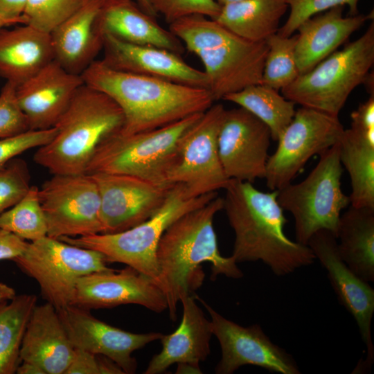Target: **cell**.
Returning <instances> with one entry per match:
<instances>
[{
  "mask_svg": "<svg viewBox=\"0 0 374 374\" xmlns=\"http://www.w3.org/2000/svg\"><path fill=\"white\" fill-rule=\"evenodd\" d=\"M194 296L211 316L213 333L221 347L222 357L215 367V373L232 374L245 365L280 374L301 373L294 358L272 342L260 326H242L224 317L198 296Z\"/></svg>",
  "mask_w": 374,
  "mask_h": 374,
  "instance_id": "5bb4252c",
  "label": "cell"
},
{
  "mask_svg": "<svg viewBox=\"0 0 374 374\" xmlns=\"http://www.w3.org/2000/svg\"><path fill=\"white\" fill-rule=\"evenodd\" d=\"M150 3L154 15H161L169 24L191 15L214 19L221 9L215 0H150Z\"/></svg>",
  "mask_w": 374,
  "mask_h": 374,
  "instance_id": "74e56055",
  "label": "cell"
},
{
  "mask_svg": "<svg viewBox=\"0 0 374 374\" xmlns=\"http://www.w3.org/2000/svg\"><path fill=\"white\" fill-rule=\"evenodd\" d=\"M123 113L106 93L81 85L54 125L53 139L37 148L33 159L52 175L85 174L96 148L119 132Z\"/></svg>",
  "mask_w": 374,
  "mask_h": 374,
  "instance_id": "5b68a950",
  "label": "cell"
},
{
  "mask_svg": "<svg viewBox=\"0 0 374 374\" xmlns=\"http://www.w3.org/2000/svg\"><path fill=\"white\" fill-rule=\"evenodd\" d=\"M56 134L55 128L29 130L15 136L0 139V169L24 152L37 148L50 142Z\"/></svg>",
  "mask_w": 374,
  "mask_h": 374,
  "instance_id": "ab89813d",
  "label": "cell"
},
{
  "mask_svg": "<svg viewBox=\"0 0 374 374\" xmlns=\"http://www.w3.org/2000/svg\"><path fill=\"white\" fill-rule=\"evenodd\" d=\"M74 348L105 356L124 373H134L137 362L134 351L160 339L161 332L134 333L112 326L94 317L89 310L69 305L57 310Z\"/></svg>",
  "mask_w": 374,
  "mask_h": 374,
  "instance_id": "ac0fdd59",
  "label": "cell"
},
{
  "mask_svg": "<svg viewBox=\"0 0 374 374\" xmlns=\"http://www.w3.org/2000/svg\"><path fill=\"white\" fill-rule=\"evenodd\" d=\"M217 192L190 197L184 185L174 184L161 206L147 220L115 233H96L60 240L101 253L109 262H120L152 278L157 284L159 271L157 249L167 228L179 217L215 197Z\"/></svg>",
  "mask_w": 374,
  "mask_h": 374,
  "instance_id": "52a82bcc",
  "label": "cell"
},
{
  "mask_svg": "<svg viewBox=\"0 0 374 374\" xmlns=\"http://www.w3.org/2000/svg\"><path fill=\"white\" fill-rule=\"evenodd\" d=\"M315 259L326 270L328 278L338 301L355 320L366 348V357L355 369L370 370L374 361L371 323L374 313V290L355 274L341 258L335 235L328 230L314 233L308 241Z\"/></svg>",
  "mask_w": 374,
  "mask_h": 374,
  "instance_id": "9a60e30c",
  "label": "cell"
},
{
  "mask_svg": "<svg viewBox=\"0 0 374 374\" xmlns=\"http://www.w3.org/2000/svg\"><path fill=\"white\" fill-rule=\"evenodd\" d=\"M177 373H187V371H190V373H202L201 370L199 366H193L188 364H177Z\"/></svg>",
  "mask_w": 374,
  "mask_h": 374,
  "instance_id": "bcb514c9",
  "label": "cell"
},
{
  "mask_svg": "<svg viewBox=\"0 0 374 374\" xmlns=\"http://www.w3.org/2000/svg\"><path fill=\"white\" fill-rule=\"evenodd\" d=\"M12 261L38 283L42 295L56 310L71 304L81 276L112 269L99 251L49 236L28 242Z\"/></svg>",
  "mask_w": 374,
  "mask_h": 374,
  "instance_id": "30bf717a",
  "label": "cell"
},
{
  "mask_svg": "<svg viewBox=\"0 0 374 374\" xmlns=\"http://www.w3.org/2000/svg\"><path fill=\"white\" fill-rule=\"evenodd\" d=\"M290 15L285 24L279 28L278 35L290 37L294 35L299 25L308 18L337 6H347L350 15H356L359 0H285Z\"/></svg>",
  "mask_w": 374,
  "mask_h": 374,
  "instance_id": "8d00e7d4",
  "label": "cell"
},
{
  "mask_svg": "<svg viewBox=\"0 0 374 374\" xmlns=\"http://www.w3.org/2000/svg\"><path fill=\"white\" fill-rule=\"evenodd\" d=\"M19 25L0 29V76L17 87L54 60L50 34Z\"/></svg>",
  "mask_w": 374,
  "mask_h": 374,
  "instance_id": "4316f807",
  "label": "cell"
},
{
  "mask_svg": "<svg viewBox=\"0 0 374 374\" xmlns=\"http://www.w3.org/2000/svg\"><path fill=\"white\" fill-rule=\"evenodd\" d=\"M82 76L71 73L53 60L17 87L18 103L30 130L53 127L77 89Z\"/></svg>",
  "mask_w": 374,
  "mask_h": 374,
  "instance_id": "44dd1931",
  "label": "cell"
},
{
  "mask_svg": "<svg viewBox=\"0 0 374 374\" xmlns=\"http://www.w3.org/2000/svg\"><path fill=\"white\" fill-rule=\"evenodd\" d=\"M37 301L35 294H22L0 301V374L16 373L23 336Z\"/></svg>",
  "mask_w": 374,
  "mask_h": 374,
  "instance_id": "4dcf8cb0",
  "label": "cell"
},
{
  "mask_svg": "<svg viewBox=\"0 0 374 374\" xmlns=\"http://www.w3.org/2000/svg\"><path fill=\"white\" fill-rule=\"evenodd\" d=\"M271 139L269 127L247 109H226L217 147L227 177L251 184L264 178Z\"/></svg>",
  "mask_w": 374,
  "mask_h": 374,
  "instance_id": "e0dca14e",
  "label": "cell"
},
{
  "mask_svg": "<svg viewBox=\"0 0 374 374\" xmlns=\"http://www.w3.org/2000/svg\"><path fill=\"white\" fill-rule=\"evenodd\" d=\"M47 236L53 238L102 233L100 198L90 175H53L39 188Z\"/></svg>",
  "mask_w": 374,
  "mask_h": 374,
  "instance_id": "7c38bea8",
  "label": "cell"
},
{
  "mask_svg": "<svg viewBox=\"0 0 374 374\" xmlns=\"http://www.w3.org/2000/svg\"><path fill=\"white\" fill-rule=\"evenodd\" d=\"M203 114L150 131L109 136L96 148L85 174H124L172 185L168 180L178 162L183 136Z\"/></svg>",
  "mask_w": 374,
  "mask_h": 374,
  "instance_id": "8992f818",
  "label": "cell"
},
{
  "mask_svg": "<svg viewBox=\"0 0 374 374\" xmlns=\"http://www.w3.org/2000/svg\"><path fill=\"white\" fill-rule=\"evenodd\" d=\"M297 37V34L284 37L276 33L266 39L268 52L262 71V84L281 90L300 75L295 59Z\"/></svg>",
  "mask_w": 374,
  "mask_h": 374,
  "instance_id": "836d02e7",
  "label": "cell"
},
{
  "mask_svg": "<svg viewBox=\"0 0 374 374\" xmlns=\"http://www.w3.org/2000/svg\"><path fill=\"white\" fill-rule=\"evenodd\" d=\"M224 190L223 209L235 233L231 256L237 263L260 260L278 276L313 263L310 248L285 233L287 220L277 190L263 192L233 179Z\"/></svg>",
  "mask_w": 374,
  "mask_h": 374,
  "instance_id": "6da1fadb",
  "label": "cell"
},
{
  "mask_svg": "<svg viewBox=\"0 0 374 374\" xmlns=\"http://www.w3.org/2000/svg\"><path fill=\"white\" fill-rule=\"evenodd\" d=\"M222 100L238 105L259 118L269 127L274 141L278 140L296 112L294 103L262 84L247 87Z\"/></svg>",
  "mask_w": 374,
  "mask_h": 374,
  "instance_id": "1f68e13d",
  "label": "cell"
},
{
  "mask_svg": "<svg viewBox=\"0 0 374 374\" xmlns=\"http://www.w3.org/2000/svg\"><path fill=\"white\" fill-rule=\"evenodd\" d=\"M215 1L222 6L228 3H234V2L240 1L242 0H215Z\"/></svg>",
  "mask_w": 374,
  "mask_h": 374,
  "instance_id": "c3c4849f",
  "label": "cell"
},
{
  "mask_svg": "<svg viewBox=\"0 0 374 374\" xmlns=\"http://www.w3.org/2000/svg\"><path fill=\"white\" fill-rule=\"evenodd\" d=\"M341 258L359 277L374 281V208H349L341 214L337 235Z\"/></svg>",
  "mask_w": 374,
  "mask_h": 374,
  "instance_id": "f1b7e54d",
  "label": "cell"
},
{
  "mask_svg": "<svg viewBox=\"0 0 374 374\" xmlns=\"http://www.w3.org/2000/svg\"><path fill=\"white\" fill-rule=\"evenodd\" d=\"M84 83L112 98L124 123L118 132L130 134L162 127L204 113L215 102L208 89L112 69L93 61L81 74Z\"/></svg>",
  "mask_w": 374,
  "mask_h": 374,
  "instance_id": "3957f363",
  "label": "cell"
},
{
  "mask_svg": "<svg viewBox=\"0 0 374 374\" xmlns=\"http://www.w3.org/2000/svg\"><path fill=\"white\" fill-rule=\"evenodd\" d=\"M194 294L181 300V323L172 333L163 334L160 339L162 349L152 357L145 374L162 373L175 363L199 366L209 355L210 341L213 335L212 323L197 305Z\"/></svg>",
  "mask_w": 374,
  "mask_h": 374,
  "instance_id": "603a6c76",
  "label": "cell"
},
{
  "mask_svg": "<svg viewBox=\"0 0 374 374\" xmlns=\"http://www.w3.org/2000/svg\"><path fill=\"white\" fill-rule=\"evenodd\" d=\"M169 30L201 60L214 101L261 84L268 52L266 41L242 38L202 15L178 19L170 24Z\"/></svg>",
  "mask_w": 374,
  "mask_h": 374,
  "instance_id": "277c9868",
  "label": "cell"
},
{
  "mask_svg": "<svg viewBox=\"0 0 374 374\" xmlns=\"http://www.w3.org/2000/svg\"><path fill=\"white\" fill-rule=\"evenodd\" d=\"M100 198L102 233L131 229L150 218L164 202L170 186L124 174H90Z\"/></svg>",
  "mask_w": 374,
  "mask_h": 374,
  "instance_id": "2e32d148",
  "label": "cell"
},
{
  "mask_svg": "<svg viewBox=\"0 0 374 374\" xmlns=\"http://www.w3.org/2000/svg\"><path fill=\"white\" fill-rule=\"evenodd\" d=\"M103 2L87 0L50 33L54 60L71 73L81 75L103 48L96 18Z\"/></svg>",
  "mask_w": 374,
  "mask_h": 374,
  "instance_id": "d4e9b609",
  "label": "cell"
},
{
  "mask_svg": "<svg viewBox=\"0 0 374 374\" xmlns=\"http://www.w3.org/2000/svg\"><path fill=\"white\" fill-rule=\"evenodd\" d=\"M339 145L341 163L351 182L350 205L374 208V125L351 122Z\"/></svg>",
  "mask_w": 374,
  "mask_h": 374,
  "instance_id": "83f0119b",
  "label": "cell"
},
{
  "mask_svg": "<svg viewBox=\"0 0 374 374\" xmlns=\"http://www.w3.org/2000/svg\"><path fill=\"white\" fill-rule=\"evenodd\" d=\"M27 243L15 234L0 229V260H12L24 251Z\"/></svg>",
  "mask_w": 374,
  "mask_h": 374,
  "instance_id": "b9f144b4",
  "label": "cell"
},
{
  "mask_svg": "<svg viewBox=\"0 0 374 374\" xmlns=\"http://www.w3.org/2000/svg\"><path fill=\"white\" fill-rule=\"evenodd\" d=\"M109 358L75 348L72 360L64 374H123Z\"/></svg>",
  "mask_w": 374,
  "mask_h": 374,
  "instance_id": "60d3db41",
  "label": "cell"
},
{
  "mask_svg": "<svg viewBox=\"0 0 374 374\" xmlns=\"http://www.w3.org/2000/svg\"><path fill=\"white\" fill-rule=\"evenodd\" d=\"M342 173L338 142L320 154L302 181L277 190L279 204L294 217L296 242L308 245L312 235L323 229L336 237L341 212L350 204L341 190Z\"/></svg>",
  "mask_w": 374,
  "mask_h": 374,
  "instance_id": "9c48e42d",
  "label": "cell"
},
{
  "mask_svg": "<svg viewBox=\"0 0 374 374\" xmlns=\"http://www.w3.org/2000/svg\"><path fill=\"white\" fill-rule=\"evenodd\" d=\"M0 229L30 242L47 236V224L37 186H30L15 205L0 215Z\"/></svg>",
  "mask_w": 374,
  "mask_h": 374,
  "instance_id": "d6a6232c",
  "label": "cell"
},
{
  "mask_svg": "<svg viewBox=\"0 0 374 374\" xmlns=\"http://www.w3.org/2000/svg\"><path fill=\"white\" fill-rule=\"evenodd\" d=\"M16 373L46 374L39 366L29 362H21L17 368Z\"/></svg>",
  "mask_w": 374,
  "mask_h": 374,
  "instance_id": "ee69618b",
  "label": "cell"
},
{
  "mask_svg": "<svg viewBox=\"0 0 374 374\" xmlns=\"http://www.w3.org/2000/svg\"><path fill=\"white\" fill-rule=\"evenodd\" d=\"M26 161L15 157L0 169V215L15 205L30 187Z\"/></svg>",
  "mask_w": 374,
  "mask_h": 374,
  "instance_id": "d590c367",
  "label": "cell"
},
{
  "mask_svg": "<svg viewBox=\"0 0 374 374\" xmlns=\"http://www.w3.org/2000/svg\"><path fill=\"white\" fill-rule=\"evenodd\" d=\"M343 10V6L334 7L299 25L295 59L300 74L312 69L336 51L367 19H373V12L344 17Z\"/></svg>",
  "mask_w": 374,
  "mask_h": 374,
  "instance_id": "cb8c5ba5",
  "label": "cell"
},
{
  "mask_svg": "<svg viewBox=\"0 0 374 374\" xmlns=\"http://www.w3.org/2000/svg\"><path fill=\"white\" fill-rule=\"evenodd\" d=\"M17 85L6 81L0 93V139L29 130L27 118L19 107Z\"/></svg>",
  "mask_w": 374,
  "mask_h": 374,
  "instance_id": "f35d334b",
  "label": "cell"
},
{
  "mask_svg": "<svg viewBox=\"0 0 374 374\" xmlns=\"http://www.w3.org/2000/svg\"><path fill=\"white\" fill-rule=\"evenodd\" d=\"M102 1H108V0H102Z\"/></svg>",
  "mask_w": 374,
  "mask_h": 374,
  "instance_id": "f907efd6",
  "label": "cell"
},
{
  "mask_svg": "<svg viewBox=\"0 0 374 374\" xmlns=\"http://www.w3.org/2000/svg\"><path fill=\"white\" fill-rule=\"evenodd\" d=\"M374 64V22L356 40L336 51L281 89L301 107L338 116L351 92L366 81Z\"/></svg>",
  "mask_w": 374,
  "mask_h": 374,
  "instance_id": "ba28073f",
  "label": "cell"
},
{
  "mask_svg": "<svg viewBox=\"0 0 374 374\" xmlns=\"http://www.w3.org/2000/svg\"><path fill=\"white\" fill-rule=\"evenodd\" d=\"M226 109L213 104L184 134L177 165L168 184H181L190 197L224 189L229 179L222 168L217 136Z\"/></svg>",
  "mask_w": 374,
  "mask_h": 374,
  "instance_id": "4fadbf2b",
  "label": "cell"
},
{
  "mask_svg": "<svg viewBox=\"0 0 374 374\" xmlns=\"http://www.w3.org/2000/svg\"><path fill=\"white\" fill-rule=\"evenodd\" d=\"M103 59L108 66L125 72L208 89L204 72L165 48L126 43L103 35Z\"/></svg>",
  "mask_w": 374,
  "mask_h": 374,
  "instance_id": "ffe728a7",
  "label": "cell"
},
{
  "mask_svg": "<svg viewBox=\"0 0 374 374\" xmlns=\"http://www.w3.org/2000/svg\"><path fill=\"white\" fill-rule=\"evenodd\" d=\"M56 309L48 302L34 307L23 336L20 358L46 374H64L74 353Z\"/></svg>",
  "mask_w": 374,
  "mask_h": 374,
  "instance_id": "7402d4cb",
  "label": "cell"
},
{
  "mask_svg": "<svg viewBox=\"0 0 374 374\" xmlns=\"http://www.w3.org/2000/svg\"><path fill=\"white\" fill-rule=\"evenodd\" d=\"M287 8L285 0H242L222 6L214 19L242 38L262 42L278 32Z\"/></svg>",
  "mask_w": 374,
  "mask_h": 374,
  "instance_id": "f546056e",
  "label": "cell"
},
{
  "mask_svg": "<svg viewBox=\"0 0 374 374\" xmlns=\"http://www.w3.org/2000/svg\"><path fill=\"white\" fill-rule=\"evenodd\" d=\"M223 209V198L215 197L172 223L161 236L157 249L159 271L158 286L163 292L170 318L177 319V304L202 284V262L211 265V278L222 274L231 278L243 276L231 256L219 251L213 227L215 215Z\"/></svg>",
  "mask_w": 374,
  "mask_h": 374,
  "instance_id": "7a4b0ae2",
  "label": "cell"
},
{
  "mask_svg": "<svg viewBox=\"0 0 374 374\" xmlns=\"http://www.w3.org/2000/svg\"><path fill=\"white\" fill-rule=\"evenodd\" d=\"M344 130L338 116L306 107L296 110L268 157L264 177L268 188L278 190L292 182L311 157L339 142Z\"/></svg>",
  "mask_w": 374,
  "mask_h": 374,
  "instance_id": "8fae6325",
  "label": "cell"
},
{
  "mask_svg": "<svg viewBox=\"0 0 374 374\" xmlns=\"http://www.w3.org/2000/svg\"><path fill=\"white\" fill-rule=\"evenodd\" d=\"M8 24L0 19V29L8 26Z\"/></svg>",
  "mask_w": 374,
  "mask_h": 374,
  "instance_id": "681fc988",
  "label": "cell"
},
{
  "mask_svg": "<svg viewBox=\"0 0 374 374\" xmlns=\"http://www.w3.org/2000/svg\"><path fill=\"white\" fill-rule=\"evenodd\" d=\"M28 0H0V19L8 26L22 24V14Z\"/></svg>",
  "mask_w": 374,
  "mask_h": 374,
  "instance_id": "7bdbcfd3",
  "label": "cell"
},
{
  "mask_svg": "<svg viewBox=\"0 0 374 374\" xmlns=\"http://www.w3.org/2000/svg\"><path fill=\"white\" fill-rule=\"evenodd\" d=\"M136 304L159 313L168 309L166 296L148 276L127 266L81 276L70 305L87 310Z\"/></svg>",
  "mask_w": 374,
  "mask_h": 374,
  "instance_id": "d6986e66",
  "label": "cell"
},
{
  "mask_svg": "<svg viewBox=\"0 0 374 374\" xmlns=\"http://www.w3.org/2000/svg\"><path fill=\"white\" fill-rule=\"evenodd\" d=\"M16 295L15 289L6 283H0V301L11 300Z\"/></svg>",
  "mask_w": 374,
  "mask_h": 374,
  "instance_id": "f6af8a7d",
  "label": "cell"
},
{
  "mask_svg": "<svg viewBox=\"0 0 374 374\" xmlns=\"http://www.w3.org/2000/svg\"><path fill=\"white\" fill-rule=\"evenodd\" d=\"M137 4L147 14L156 17L152 10L150 0H137Z\"/></svg>",
  "mask_w": 374,
  "mask_h": 374,
  "instance_id": "7dc6e473",
  "label": "cell"
},
{
  "mask_svg": "<svg viewBox=\"0 0 374 374\" xmlns=\"http://www.w3.org/2000/svg\"><path fill=\"white\" fill-rule=\"evenodd\" d=\"M87 0H28L22 14L24 24L51 33Z\"/></svg>",
  "mask_w": 374,
  "mask_h": 374,
  "instance_id": "e575fe53",
  "label": "cell"
},
{
  "mask_svg": "<svg viewBox=\"0 0 374 374\" xmlns=\"http://www.w3.org/2000/svg\"><path fill=\"white\" fill-rule=\"evenodd\" d=\"M96 25L102 35H109L126 43L162 48L180 55L184 51L181 42L170 30L132 0L104 1Z\"/></svg>",
  "mask_w": 374,
  "mask_h": 374,
  "instance_id": "484cf974",
  "label": "cell"
}]
</instances>
